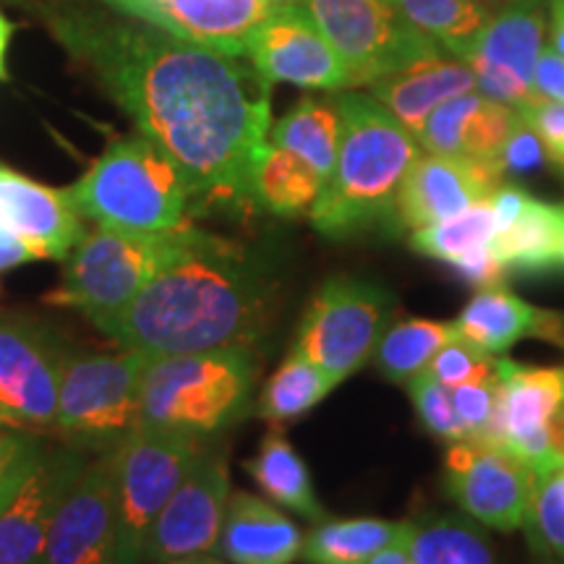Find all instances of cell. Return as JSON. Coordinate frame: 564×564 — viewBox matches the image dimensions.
<instances>
[{
  "label": "cell",
  "mask_w": 564,
  "mask_h": 564,
  "mask_svg": "<svg viewBox=\"0 0 564 564\" xmlns=\"http://www.w3.org/2000/svg\"><path fill=\"white\" fill-rule=\"evenodd\" d=\"M246 470L272 505L301 514L303 520H312V523H322L327 518V510L314 491L306 463L280 429L264 434L257 455L246 463Z\"/></svg>",
  "instance_id": "26"
},
{
  "label": "cell",
  "mask_w": 564,
  "mask_h": 564,
  "mask_svg": "<svg viewBox=\"0 0 564 564\" xmlns=\"http://www.w3.org/2000/svg\"><path fill=\"white\" fill-rule=\"evenodd\" d=\"M453 403L455 411L460 415L465 432L468 436H484L489 434L494 413H497L499 403V377L481 379V382H470L453 387Z\"/></svg>",
  "instance_id": "39"
},
{
  "label": "cell",
  "mask_w": 564,
  "mask_h": 564,
  "mask_svg": "<svg viewBox=\"0 0 564 564\" xmlns=\"http://www.w3.org/2000/svg\"><path fill=\"white\" fill-rule=\"evenodd\" d=\"M324 181L308 162L299 154L267 147L257 171V204L259 212H270L274 217H301L308 215L319 199Z\"/></svg>",
  "instance_id": "32"
},
{
  "label": "cell",
  "mask_w": 564,
  "mask_h": 564,
  "mask_svg": "<svg viewBox=\"0 0 564 564\" xmlns=\"http://www.w3.org/2000/svg\"><path fill=\"white\" fill-rule=\"evenodd\" d=\"M476 3H481L484 9H489L491 13H502L512 9H531V6H541V0H476Z\"/></svg>",
  "instance_id": "50"
},
{
  "label": "cell",
  "mask_w": 564,
  "mask_h": 564,
  "mask_svg": "<svg viewBox=\"0 0 564 564\" xmlns=\"http://www.w3.org/2000/svg\"><path fill=\"white\" fill-rule=\"evenodd\" d=\"M209 232L194 223L162 232H131L100 228L87 230L68 253L58 288L45 295L51 306L74 308L87 316L112 312L207 241Z\"/></svg>",
  "instance_id": "6"
},
{
  "label": "cell",
  "mask_w": 564,
  "mask_h": 564,
  "mask_svg": "<svg viewBox=\"0 0 564 564\" xmlns=\"http://www.w3.org/2000/svg\"><path fill=\"white\" fill-rule=\"evenodd\" d=\"M518 110L510 108V105L489 100L476 89L474 102H470L460 126V158L497 160L499 152L505 150L507 139L518 129Z\"/></svg>",
  "instance_id": "36"
},
{
  "label": "cell",
  "mask_w": 564,
  "mask_h": 564,
  "mask_svg": "<svg viewBox=\"0 0 564 564\" xmlns=\"http://www.w3.org/2000/svg\"><path fill=\"white\" fill-rule=\"evenodd\" d=\"M549 160L546 154V144L541 141L539 133H535L531 126H528L523 118H520L518 129L512 131V137L507 139L505 150L499 152V167L502 173H514V175H523V173H533L539 171L541 165Z\"/></svg>",
  "instance_id": "40"
},
{
  "label": "cell",
  "mask_w": 564,
  "mask_h": 564,
  "mask_svg": "<svg viewBox=\"0 0 564 564\" xmlns=\"http://www.w3.org/2000/svg\"><path fill=\"white\" fill-rule=\"evenodd\" d=\"M91 449L40 444L0 484V564H37L63 499L91 460Z\"/></svg>",
  "instance_id": "11"
},
{
  "label": "cell",
  "mask_w": 564,
  "mask_h": 564,
  "mask_svg": "<svg viewBox=\"0 0 564 564\" xmlns=\"http://www.w3.org/2000/svg\"><path fill=\"white\" fill-rule=\"evenodd\" d=\"M343 118L337 100L303 97L293 110L272 123L270 144L299 154L327 183L340 150Z\"/></svg>",
  "instance_id": "28"
},
{
  "label": "cell",
  "mask_w": 564,
  "mask_h": 564,
  "mask_svg": "<svg viewBox=\"0 0 564 564\" xmlns=\"http://www.w3.org/2000/svg\"><path fill=\"white\" fill-rule=\"evenodd\" d=\"M202 447L199 436L137 429L112 449L118 564H144L154 520L178 489Z\"/></svg>",
  "instance_id": "8"
},
{
  "label": "cell",
  "mask_w": 564,
  "mask_h": 564,
  "mask_svg": "<svg viewBox=\"0 0 564 564\" xmlns=\"http://www.w3.org/2000/svg\"><path fill=\"white\" fill-rule=\"evenodd\" d=\"M494 232H497V217H494L491 199H484L460 212V215L449 217V220L413 230L411 249L419 251L421 257L436 259V262L460 270L478 253L491 249Z\"/></svg>",
  "instance_id": "33"
},
{
  "label": "cell",
  "mask_w": 564,
  "mask_h": 564,
  "mask_svg": "<svg viewBox=\"0 0 564 564\" xmlns=\"http://www.w3.org/2000/svg\"><path fill=\"white\" fill-rule=\"evenodd\" d=\"M55 45L192 183L196 212L251 217L272 129V84L251 63L76 0H37Z\"/></svg>",
  "instance_id": "1"
},
{
  "label": "cell",
  "mask_w": 564,
  "mask_h": 564,
  "mask_svg": "<svg viewBox=\"0 0 564 564\" xmlns=\"http://www.w3.org/2000/svg\"><path fill=\"white\" fill-rule=\"evenodd\" d=\"M340 55L350 87H369L408 63L444 53L405 24L390 0H299Z\"/></svg>",
  "instance_id": "10"
},
{
  "label": "cell",
  "mask_w": 564,
  "mask_h": 564,
  "mask_svg": "<svg viewBox=\"0 0 564 564\" xmlns=\"http://www.w3.org/2000/svg\"><path fill=\"white\" fill-rule=\"evenodd\" d=\"M66 356L47 324L26 314H0V415L6 426L55 432Z\"/></svg>",
  "instance_id": "12"
},
{
  "label": "cell",
  "mask_w": 564,
  "mask_h": 564,
  "mask_svg": "<svg viewBox=\"0 0 564 564\" xmlns=\"http://www.w3.org/2000/svg\"><path fill=\"white\" fill-rule=\"evenodd\" d=\"M499 403L484 440L510 447L531 465L533 474L560 465L549 447V423L564 403V366H520L497 358Z\"/></svg>",
  "instance_id": "16"
},
{
  "label": "cell",
  "mask_w": 564,
  "mask_h": 564,
  "mask_svg": "<svg viewBox=\"0 0 564 564\" xmlns=\"http://www.w3.org/2000/svg\"><path fill=\"white\" fill-rule=\"evenodd\" d=\"M408 541H411V535L403 541H398V544L382 549V552H379L377 556H371L366 564H413L411 546H408Z\"/></svg>",
  "instance_id": "47"
},
{
  "label": "cell",
  "mask_w": 564,
  "mask_h": 564,
  "mask_svg": "<svg viewBox=\"0 0 564 564\" xmlns=\"http://www.w3.org/2000/svg\"><path fill=\"white\" fill-rule=\"evenodd\" d=\"M502 178L497 160L421 154L400 186L390 230L413 232L449 220L476 202L491 199Z\"/></svg>",
  "instance_id": "19"
},
{
  "label": "cell",
  "mask_w": 564,
  "mask_h": 564,
  "mask_svg": "<svg viewBox=\"0 0 564 564\" xmlns=\"http://www.w3.org/2000/svg\"><path fill=\"white\" fill-rule=\"evenodd\" d=\"M413 564H494V552L476 520L460 514H440L426 523H413Z\"/></svg>",
  "instance_id": "34"
},
{
  "label": "cell",
  "mask_w": 564,
  "mask_h": 564,
  "mask_svg": "<svg viewBox=\"0 0 564 564\" xmlns=\"http://www.w3.org/2000/svg\"><path fill=\"white\" fill-rule=\"evenodd\" d=\"M413 523L382 518L322 520L303 535L301 556L308 564H366L382 549L411 535Z\"/></svg>",
  "instance_id": "27"
},
{
  "label": "cell",
  "mask_w": 564,
  "mask_h": 564,
  "mask_svg": "<svg viewBox=\"0 0 564 564\" xmlns=\"http://www.w3.org/2000/svg\"><path fill=\"white\" fill-rule=\"evenodd\" d=\"M209 51L246 58V42L267 13L291 0H89Z\"/></svg>",
  "instance_id": "17"
},
{
  "label": "cell",
  "mask_w": 564,
  "mask_h": 564,
  "mask_svg": "<svg viewBox=\"0 0 564 564\" xmlns=\"http://www.w3.org/2000/svg\"><path fill=\"white\" fill-rule=\"evenodd\" d=\"M549 447H552L554 460L564 468V403L554 413L552 423H549Z\"/></svg>",
  "instance_id": "48"
},
{
  "label": "cell",
  "mask_w": 564,
  "mask_h": 564,
  "mask_svg": "<svg viewBox=\"0 0 564 564\" xmlns=\"http://www.w3.org/2000/svg\"><path fill=\"white\" fill-rule=\"evenodd\" d=\"M345 379L337 373L322 369L299 350H291L278 371L267 379L262 394H259L257 415L270 423H288L301 419L308 411L337 390Z\"/></svg>",
  "instance_id": "30"
},
{
  "label": "cell",
  "mask_w": 564,
  "mask_h": 564,
  "mask_svg": "<svg viewBox=\"0 0 564 564\" xmlns=\"http://www.w3.org/2000/svg\"><path fill=\"white\" fill-rule=\"evenodd\" d=\"M343 118L340 150L308 220L329 241H345L384 225L392 228L394 202L421 144L369 91L337 97Z\"/></svg>",
  "instance_id": "3"
},
{
  "label": "cell",
  "mask_w": 564,
  "mask_h": 564,
  "mask_svg": "<svg viewBox=\"0 0 564 564\" xmlns=\"http://www.w3.org/2000/svg\"><path fill=\"white\" fill-rule=\"evenodd\" d=\"M564 204L528 199L510 228L494 232L491 251L507 272L544 274L560 267Z\"/></svg>",
  "instance_id": "25"
},
{
  "label": "cell",
  "mask_w": 564,
  "mask_h": 564,
  "mask_svg": "<svg viewBox=\"0 0 564 564\" xmlns=\"http://www.w3.org/2000/svg\"><path fill=\"white\" fill-rule=\"evenodd\" d=\"M429 373L442 382L444 387H460L470 382H481V379L497 377V356L486 352L468 340H463L460 335L453 343H447L436 352L434 361L429 364Z\"/></svg>",
  "instance_id": "38"
},
{
  "label": "cell",
  "mask_w": 564,
  "mask_h": 564,
  "mask_svg": "<svg viewBox=\"0 0 564 564\" xmlns=\"http://www.w3.org/2000/svg\"><path fill=\"white\" fill-rule=\"evenodd\" d=\"M390 6L405 24L460 61L468 58L494 17L476 0H390Z\"/></svg>",
  "instance_id": "29"
},
{
  "label": "cell",
  "mask_w": 564,
  "mask_h": 564,
  "mask_svg": "<svg viewBox=\"0 0 564 564\" xmlns=\"http://www.w3.org/2000/svg\"><path fill=\"white\" fill-rule=\"evenodd\" d=\"M230 499V470L220 449L202 447L178 489L154 520L144 564H167L181 556L215 554Z\"/></svg>",
  "instance_id": "14"
},
{
  "label": "cell",
  "mask_w": 564,
  "mask_h": 564,
  "mask_svg": "<svg viewBox=\"0 0 564 564\" xmlns=\"http://www.w3.org/2000/svg\"><path fill=\"white\" fill-rule=\"evenodd\" d=\"M455 327L463 340L491 356L510 350L525 337L564 348V312L533 306L505 285L478 291L455 319Z\"/></svg>",
  "instance_id": "23"
},
{
  "label": "cell",
  "mask_w": 564,
  "mask_h": 564,
  "mask_svg": "<svg viewBox=\"0 0 564 564\" xmlns=\"http://www.w3.org/2000/svg\"><path fill=\"white\" fill-rule=\"evenodd\" d=\"M531 199V194L520 186H499L497 192L491 194V207L494 217H497V230L510 228V225L518 220V215L523 212L525 202Z\"/></svg>",
  "instance_id": "44"
},
{
  "label": "cell",
  "mask_w": 564,
  "mask_h": 564,
  "mask_svg": "<svg viewBox=\"0 0 564 564\" xmlns=\"http://www.w3.org/2000/svg\"><path fill=\"white\" fill-rule=\"evenodd\" d=\"M40 436L26 429L0 426V484L40 447Z\"/></svg>",
  "instance_id": "42"
},
{
  "label": "cell",
  "mask_w": 564,
  "mask_h": 564,
  "mask_svg": "<svg viewBox=\"0 0 564 564\" xmlns=\"http://www.w3.org/2000/svg\"><path fill=\"white\" fill-rule=\"evenodd\" d=\"M518 112L520 118H523V121L539 133L546 147L564 141V102L539 100Z\"/></svg>",
  "instance_id": "43"
},
{
  "label": "cell",
  "mask_w": 564,
  "mask_h": 564,
  "mask_svg": "<svg viewBox=\"0 0 564 564\" xmlns=\"http://www.w3.org/2000/svg\"><path fill=\"white\" fill-rule=\"evenodd\" d=\"M84 223L66 188L34 181L0 160V228L32 243L42 259L66 262L87 236Z\"/></svg>",
  "instance_id": "21"
},
{
  "label": "cell",
  "mask_w": 564,
  "mask_h": 564,
  "mask_svg": "<svg viewBox=\"0 0 564 564\" xmlns=\"http://www.w3.org/2000/svg\"><path fill=\"white\" fill-rule=\"evenodd\" d=\"M523 531L535 552L554 556L564 564V468L535 474L531 507Z\"/></svg>",
  "instance_id": "35"
},
{
  "label": "cell",
  "mask_w": 564,
  "mask_h": 564,
  "mask_svg": "<svg viewBox=\"0 0 564 564\" xmlns=\"http://www.w3.org/2000/svg\"><path fill=\"white\" fill-rule=\"evenodd\" d=\"M278 280L241 243L209 232L207 241L160 272L112 312L89 316L118 348L152 356L249 345L278 312Z\"/></svg>",
  "instance_id": "2"
},
{
  "label": "cell",
  "mask_w": 564,
  "mask_h": 564,
  "mask_svg": "<svg viewBox=\"0 0 564 564\" xmlns=\"http://www.w3.org/2000/svg\"><path fill=\"white\" fill-rule=\"evenodd\" d=\"M544 34L546 17L541 6L494 13L465 58L476 76V89L514 110L539 102L533 70L544 51Z\"/></svg>",
  "instance_id": "18"
},
{
  "label": "cell",
  "mask_w": 564,
  "mask_h": 564,
  "mask_svg": "<svg viewBox=\"0 0 564 564\" xmlns=\"http://www.w3.org/2000/svg\"><path fill=\"white\" fill-rule=\"evenodd\" d=\"M549 47L564 55V0H549Z\"/></svg>",
  "instance_id": "46"
},
{
  "label": "cell",
  "mask_w": 564,
  "mask_h": 564,
  "mask_svg": "<svg viewBox=\"0 0 564 564\" xmlns=\"http://www.w3.org/2000/svg\"><path fill=\"white\" fill-rule=\"evenodd\" d=\"M167 564H225V562L217 560V556H212V554H194V556H181V560H173Z\"/></svg>",
  "instance_id": "51"
},
{
  "label": "cell",
  "mask_w": 564,
  "mask_h": 564,
  "mask_svg": "<svg viewBox=\"0 0 564 564\" xmlns=\"http://www.w3.org/2000/svg\"><path fill=\"white\" fill-rule=\"evenodd\" d=\"M457 333L455 322H432V319H405L390 322L382 340L373 350V369H377L390 384H403L415 373L426 371L429 364L444 345L453 343Z\"/></svg>",
  "instance_id": "31"
},
{
  "label": "cell",
  "mask_w": 564,
  "mask_h": 564,
  "mask_svg": "<svg viewBox=\"0 0 564 564\" xmlns=\"http://www.w3.org/2000/svg\"><path fill=\"white\" fill-rule=\"evenodd\" d=\"M394 299L379 282L329 278L301 316L293 348L322 369L348 379L373 358L390 327Z\"/></svg>",
  "instance_id": "9"
},
{
  "label": "cell",
  "mask_w": 564,
  "mask_h": 564,
  "mask_svg": "<svg viewBox=\"0 0 564 564\" xmlns=\"http://www.w3.org/2000/svg\"><path fill=\"white\" fill-rule=\"evenodd\" d=\"M546 154H549V160H552L554 165L564 173V141H560V144L546 147Z\"/></svg>",
  "instance_id": "52"
},
{
  "label": "cell",
  "mask_w": 564,
  "mask_h": 564,
  "mask_svg": "<svg viewBox=\"0 0 564 564\" xmlns=\"http://www.w3.org/2000/svg\"><path fill=\"white\" fill-rule=\"evenodd\" d=\"M112 449L91 457L70 486L37 564H118Z\"/></svg>",
  "instance_id": "20"
},
{
  "label": "cell",
  "mask_w": 564,
  "mask_h": 564,
  "mask_svg": "<svg viewBox=\"0 0 564 564\" xmlns=\"http://www.w3.org/2000/svg\"><path fill=\"white\" fill-rule=\"evenodd\" d=\"M259 358L249 345L154 356L141 379L139 426L204 436L223 432L249 405Z\"/></svg>",
  "instance_id": "5"
},
{
  "label": "cell",
  "mask_w": 564,
  "mask_h": 564,
  "mask_svg": "<svg viewBox=\"0 0 564 564\" xmlns=\"http://www.w3.org/2000/svg\"><path fill=\"white\" fill-rule=\"evenodd\" d=\"M301 552V528L278 505L249 491L230 494L215 554L230 564H293Z\"/></svg>",
  "instance_id": "24"
},
{
  "label": "cell",
  "mask_w": 564,
  "mask_h": 564,
  "mask_svg": "<svg viewBox=\"0 0 564 564\" xmlns=\"http://www.w3.org/2000/svg\"><path fill=\"white\" fill-rule=\"evenodd\" d=\"M533 89L539 100L564 102V55L544 45L533 70Z\"/></svg>",
  "instance_id": "41"
},
{
  "label": "cell",
  "mask_w": 564,
  "mask_h": 564,
  "mask_svg": "<svg viewBox=\"0 0 564 564\" xmlns=\"http://www.w3.org/2000/svg\"><path fill=\"white\" fill-rule=\"evenodd\" d=\"M32 262H45V259H42V253L34 249L32 243H26L24 238L0 228V272Z\"/></svg>",
  "instance_id": "45"
},
{
  "label": "cell",
  "mask_w": 564,
  "mask_h": 564,
  "mask_svg": "<svg viewBox=\"0 0 564 564\" xmlns=\"http://www.w3.org/2000/svg\"><path fill=\"white\" fill-rule=\"evenodd\" d=\"M246 58L270 84H293L301 89L343 91L350 76L319 26L299 0L280 3L246 42Z\"/></svg>",
  "instance_id": "15"
},
{
  "label": "cell",
  "mask_w": 564,
  "mask_h": 564,
  "mask_svg": "<svg viewBox=\"0 0 564 564\" xmlns=\"http://www.w3.org/2000/svg\"><path fill=\"white\" fill-rule=\"evenodd\" d=\"M535 474L510 447L481 436L449 444L444 457L447 497L478 525L512 533L525 525Z\"/></svg>",
  "instance_id": "13"
},
{
  "label": "cell",
  "mask_w": 564,
  "mask_h": 564,
  "mask_svg": "<svg viewBox=\"0 0 564 564\" xmlns=\"http://www.w3.org/2000/svg\"><path fill=\"white\" fill-rule=\"evenodd\" d=\"M474 89L476 76L468 63L447 53L413 61L369 84L373 100L415 139L440 105Z\"/></svg>",
  "instance_id": "22"
},
{
  "label": "cell",
  "mask_w": 564,
  "mask_h": 564,
  "mask_svg": "<svg viewBox=\"0 0 564 564\" xmlns=\"http://www.w3.org/2000/svg\"><path fill=\"white\" fill-rule=\"evenodd\" d=\"M405 390L413 403L415 415H419L421 426L426 429L429 434H434L436 440L447 444H455L468 436L460 415L455 411L453 392H449V387L436 382L432 373L429 371L415 373L413 379H408L405 382Z\"/></svg>",
  "instance_id": "37"
},
{
  "label": "cell",
  "mask_w": 564,
  "mask_h": 564,
  "mask_svg": "<svg viewBox=\"0 0 564 564\" xmlns=\"http://www.w3.org/2000/svg\"><path fill=\"white\" fill-rule=\"evenodd\" d=\"M11 37H13V24L6 19V13L0 11V82H11V74H9Z\"/></svg>",
  "instance_id": "49"
},
{
  "label": "cell",
  "mask_w": 564,
  "mask_h": 564,
  "mask_svg": "<svg viewBox=\"0 0 564 564\" xmlns=\"http://www.w3.org/2000/svg\"><path fill=\"white\" fill-rule=\"evenodd\" d=\"M150 350L68 352L58 387L55 434L87 449H112L139 426L141 379Z\"/></svg>",
  "instance_id": "7"
},
{
  "label": "cell",
  "mask_w": 564,
  "mask_h": 564,
  "mask_svg": "<svg viewBox=\"0 0 564 564\" xmlns=\"http://www.w3.org/2000/svg\"><path fill=\"white\" fill-rule=\"evenodd\" d=\"M66 194L84 220L112 230H175L196 215L178 162L139 131L110 141Z\"/></svg>",
  "instance_id": "4"
},
{
  "label": "cell",
  "mask_w": 564,
  "mask_h": 564,
  "mask_svg": "<svg viewBox=\"0 0 564 564\" xmlns=\"http://www.w3.org/2000/svg\"><path fill=\"white\" fill-rule=\"evenodd\" d=\"M0 426H6V421H3V415H0Z\"/></svg>",
  "instance_id": "54"
},
{
  "label": "cell",
  "mask_w": 564,
  "mask_h": 564,
  "mask_svg": "<svg viewBox=\"0 0 564 564\" xmlns=\"http://www.w3.org/2000/svg\"><path fill=\"white\" fill-rule=\"evenodd\" d=\"M560 267H564V238H562V253H560Z\"/></svg>",
  "instance_id": "53"
}]
</instances>
